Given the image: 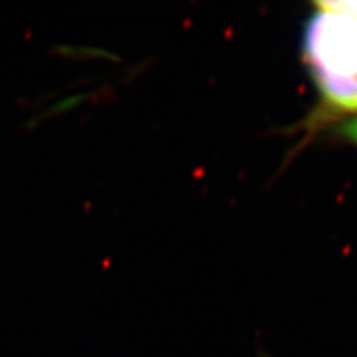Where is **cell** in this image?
<instances>
[{
  "instance_id": "3",
  "label": "cell",
  "mask_w": 357,
  "mask_h": 357,
  "mask_svg": "<svg viewBox=\"0 0 357 357\" xmlns=\"http://www.w3.org/2000/svg\"><path fill=\"white\" fill-rule=\"evenodd\" d=\"M344 132L349 139H351L354 143H357V116L353 118L351 121H349L347 124L344 126Z\"/></svg>"
},
{
  "instance_id": "1",
  "label": "cell",
  "mask_w": 357,
  "mask_h": 357,
  "mask_svg": "<svg viewBox=\"0 0 357 357\" xmlns=\"http://www.w3.org/2000/svg\"><path fill=\"white\" fill-rule=\"evenodd\" d=\"M304 54L323 97L357 110V18L319 6L305 29Z\"/></svg>"
},
{
  "instance_id": "2",
  "label": "cell",
  "mask_w": 357,
  "mask_h": 357,
  "mask_svg": "<svg viewBox=\"0 0 357 357\" xmlns=\"http://www.w3.org/2000/svg\"><path fill=\"white\" fill-rule=\"evenodd\" d=\"M317 6L337 10V13H342L357 18V2H319Z\"/></svg>"
}]
</instances>
